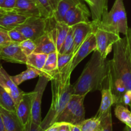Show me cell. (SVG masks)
I'll list each match as a JSON object with an SVG mask.
<instances>
[{
    "mask_svg": "<svg viewBox=\"0 0 131 131\" xmlns=\"http://www.w3.org/2000/svg\"><path fill=\"white\" fill-rule=\"evenodd\" d=\"M92 20L97 23L101 20L102 15L107 11V1L108 0H90Z\"/></svg>",
    "mask_w": 131,
    "mask_h": 131,
    "instance_id": "cell-21",
    "label": "cell"
},
{
    "mask_svg": "<svg viewBox=\"0 0 131 131\" xmlns=\"http://www.w3.org/2000/svg\"><path fill=\"white\" fill-rule=\"evenodd\" d=\"M45 131H58L57 124H56V123H55L54 125H52V126L50 127L49 128H48L47 129H46Z\"/></svg>",
    "mask_w": 131,
    "mask_h": 131,
    "instance_id": "cell-42",
    "label": "cell"
},
{
    "mask_svg": "<svg viewBox=\"0 0 131 131\" xmlns=\"http://www.w3.org/2000/svg\"><path fill=\"white\" fill-rule=\"evenodd\" d=\"M74 35H73L72 28V27H70L67 36L63 43L62 46H61V49L59 51L58 53L61 54H74Z\"/></svg>",
    "mask_w": 131,
    "mask_h": 131,
    "instance_id": "cell-30",
    "label": "cell"
},
{
    "mask_svg": "<svg viewBox=\"0 0 131 131\" xmlns=\"http://www.w3.org/2000/svg\"><path fill=\"white\" fill-rule=\"evenodd\" d=\"M70 28V27H69L64 22L56 21L54 19V18L53 25L51 26L49 20V24L47 31L50 33L55 44H56L58 52L61 49L63 43L67 36Z\"/></svg>",
    "mask_w": 131,
    "mask_h": 131,
    "instance_id": "cell-15",
    "label": "cell"
},
{
    "mask_svg": "<svg viewBox=\"0 0 131 131\" xmlns=\"http://www.w3.org/2000/svg\"><path fill=\"white\" fill-rule=\"evenodd\" d=\"M83 1H85V2L88 5H90V0H83Z\"/></svg>",
    "mask_w": 131,
    "mask_h": 131,
    "instance_id": "cell-46",
    "label": "cell"
},
{
    "mask_svg": "<svg viewBox=\"0 0 131 131\" xmlns=\"http://www.w3.org/2000/svg\"><path fill=\"white\" fill-rule=\"evenodd\" d=\"M8 12H9V11H8V10H6V9L0 7V17H1L2 16H3L5 14H6V13Z\"/></svg>",
    "mask_w": 131,
    "mask_h": 131,
    "instance_id": "cell-43",
    "label": "cell"
},
{
    "mask_svg": "<svg viewBox=\"0 0 131 131\" xmlns=\"http://www.w3.org/2000/svg\"><path fill=\"white\" fill-rule=\"evenodd\" d=\"M42 17L50 19L54 17V10L49 0H35Z\"/></svg>",
    "mask_w": 131,
    "mask_h": 131,
    "instance_id": "cell-29",
    "label": "cell"
},
{
    "mask_svg": "<svg viewBox=\"0 0 131 131\" xmlns=\"http://www.w3.org/2000/svg\"><path fill=\"white\" fill-rule=\"evenodd\" d=\"M26 131H43L40 125H37L31 122L30 125L28 127V129L26 130Z\"/></svg>",
    "mask_w": 131,
    "mask_h": 131,
    "instance_id": "cell-38",
    "label": "cell"
},
{
    "mask_svg": "<svg viewBox=\"0 0 131 131\" xmlns=\"http://www.w3.org/2000/svg\"><path fill=\"white\" fill-rule=\"evenodd\" d=\"M90 16H92L91 12L89 11L85 4L81 1L67 12L63 22L69 27H72L79 23L90 21L89 20Z\"/></svg>",
    "mask_w": 131,
    "mask_h": 131,
    "instance_id": "cell-10",
    "label": "cell"
},
{
    "mask_svg": "<svg viewBox=\"0 0 131 131\" xmlns=\"http://www.w3.org/2000/svg\"><path fill=\"white\" fill-rule=\"evenodd\" d=\"M81 1V0H61L54 10V19L56 21L63 22L67 12Z\"/></svg>",
    "mask_w": 131,
    "mask_h": 131,
    "instance_id": "cell-22",
    "label": "cell"
},
{
    "mask_svg": "<svg viewBox=\"0 0 131 131\" xmlns=\"http://www.w3.org/2000/svg\"><path fill=\"white\" fill-rule=\"evenodd\" d=\"M8 36L12 42L16 43H21L24 40H26V38L23 35L21 32L17 29H12L8 31Z\"/></svg>",
    "mask_w": 131,
    "mask_h": 131,
    "instance_id": "cell-33",
    "label": "cell"
},
{
    "mask_svg": "<svg viewBox=\"0 0 131 131\" xmlns=\"http://www.w3.org/2000/svg\"><path fill=\"white\" fill-rule=\"evenodd\" d=\"M97 49V43L96 38L94 33L88 36V38L84 41L83 43L74 54V56L71 60V69L72 71L74 70L78 64L83 61L88 54L92 52H93Z\"/></svg>",
    "mask_w": 131,
    "mask_h": 131,
    "instance_id": "cell-11",
    "label": "cell"
},
{
    "mask_svg": "<svg viewBox=\"0 0 131 131\" xmlns=\"http://www.w3.org/2000/svg\"><path fill=\"white\" fill-rule=\"evenodd\" d=\"M33 92H24L20 102L16 106L17 115L20 119L26 130L31 123V103Z\"/></svg>",
    "mask_w": 131,
    "mask_h": 131,
    "instance_id": "cell-13",
    "label": "cell"
},
{
    "mask_svg": "<svg viewBox=\"0 0 131 131\" xmlns=\"http://www.w3.org/2000/svg\"><path fill=\"white\" fill-rule=\"evenodd\" d=\"M73 29L74 40V54L75 53L81 45L92 33H94L97 28L96 24L92 20L88 23H81L77 24L72 26Z\"/></svg>",
    "mask_w": 131,
    "mask_h": 131,
    "instance_id": "cell-12",
    "label": "cell"
},
{
    "mask_svg": "<svg viewBox=\"0 0 131 131\" xmlns=\"http://www.w3.org/2000/svg\"><path fill=\"white\" fill-rule=\"evenodd\" d=\"M0 106L11 111H15L16 104L12 97L0 85Z\"/></svg>",
    "mask_w": 131,
    "mask_h": 131,
    "instance_id": "cell-28",
    "label": "cell"
},
{
    "mask_svg": "<svg viewBox=\"0 0 131 131\" xmlns=\"http://www.w3.org/2000/svg\"><path fill=\"white\" fill-rule=\"evenodd\" d=\"M17 0H5L1 7L6 9L8 11H13L15 6Z\"/></svg>",
    "mask_w": 131,
    "mask_h": 131,
    "instance_id": "cell-36",
    "label": "cell"
},
{
    "mask_svg": "<svg viewBox=\"0 0 131 131\" xmlns=\"http://www.w3.org/2000/svg\"><path fill=\"white\" fill-rule=\"evenodd\" d=\"M0 85L12 97L17 106L21 100L24 92L19 89L11 76L1 66H0Z\"/></svg>",
    "mask_w": 131,
    "mask_h": 131,
    "instance_id": "cell-14",
    "label": "cell"
},
{
    "mask_svg": "<svg viewBox=\"0 0 131 131\" xmlns=\"http://www.w3.org/2000/svg\"><path fill=\"white\" fill-rule=\"evenodd\" d=\"M97 43V50L101 56L106 58L113 50V46L121 38L120 35L110 31L97 28L94 31Z\"/></svg>",
    "mask_w": 131,
    "mask_h": 131,
    "instance_id": "cell-8",
    "label": "cell"
},
{
    "mask_svg": "<svg viewBox=\"0 0 131 131\" xmlns=\"http://www.w3.org/2000/svg\"><path fill=\"white\" fill-rule=\"evenodd\" d=\"M70 67L71 61L61 71L52 74L51 79L52 102L47 115L40 124L43 131L56 122L73 95V85L70 84L72 71Z\"/></svg>",
    "mask_w": 131,
    "mask_h": 131,
    "instance_id": "cell-2",
    "label": "cell"
},
{
    "mask_svg": "<svg viewBox=\"0 0 131 131\" xmlns=\"http://www.w3.org/2000/svg\"><path fill=\"white\" fill-rule=\"evenodd\" d=\"M70 131H81V129L78 125L70 124Z\"/></svg>",
    "mask_w": 131,
    "mask_h": 131,
    "instance_id": "cell-41",
    "label": "cell"
},
{
    "mask_svg": "<svg viewBox=\"0 0 131 131\" xmlns=\"http://www.w3.org/2000/svg\"><path fill=\"white\" fill-rule=\"evenodd\" d=\"M20 46L23 52L28 56L35 52L36 49V43L35 40L31 39H26L20 43Z\"/></svg>",
    "mask_w": 131,
    "mask_h": 131,
    "instance_id": "cell-32",
    "label": "cell"
},
{
    "mask_svg": "<svg viewBox=\"0 0 131 131\" xmlns=\"http://www.w3.org/2000/svg\"><path fill=\"white\" fill-rule=\"evenodd\" d=\"M102 122V131H113L112 115L110 113L106 117L101 120Z\"/></svg>",
    "mask_w": 131,
    "mask_h": 131,
    "instance_id": "cell-34",
    "label": "cell"
},
{
    "mask_svg": "<svg viewBox=\"0 0 131 131\" xmlns=\"http://www.w3.org/2000/svg\"><path fill=\"white\" fill-rule=\"evenodd\" d=\"M0 131H6L5 125H4L3 120L2 116H1V112H0Z\"/></svg>",
    "mask_w": 131,
    "mask_h": 131,
    "instance_id": "cell-40",
    "label": "cell"
},
{
    "mask_svg": "<svg viewBox=\"0 0 131 131\" xmlns=\"http://www.w3.org/2000/svg\"><path fill=\"white\" fill-rule=\"evenodd\" d=\"M0 112L6 131H26L15 111H11L0 106Z\"/></svg>",
    "mask_w": 131,
    "mask_h": 131,
    "instance_id": "cell-16",
    "label": "cell"
},
{
    "mask_svg": "<svg viewBox=\"0 0 131 131\" xmlns=\"http://www.w3.org/2000/svg\"><path fill=\"white\" fill-rule=\"evenodd\" d=\"M73 56H74V54H61L58 53V56L57 69H56V71H55L54 73L58 72H60L62 69H63L67 65H69V64L70 63V61H71L72 58H73Z\"/></svg>",
    "mask_w": 131,
    "mask_h": 131,
    "instance_id": "cell-31",
    "label": "cell"
},
{
    "mask_svg": "<svg viewBox=\"0 0 131 131\" xmlns=\"http://www.w3.org/2000/svg\"><path fill=\"white\" fill-rule=\"evenodd\" d=\"M58 52H54L47 55V60L45 63L42 71L44 72L45 75L51 79L52 74L56 71L58 66Z\"/></svg>",
    "mask_w": 131,
    "mask_h": 131,
    "instance_id": "cell-25",
    "label": "cell"
},
{
    "mask_svg": "<svg viewBox=\"0 0 131 131\" xmlns=\"http://www.w3.org/2000/svg\"><path fill=\"white\" fill-rule=\"evenodd\" d=\"M86 95L73 94L56 122L78 125L85 120L84 101Z\"/></svg>",
    "mask_w": 131,
    "mask_h": 131,
    "instance_id": "cell-5",
    "label": "cell"
},
{
    "mask_svg": "<svg viewBox=\"0 0 131 131\" xmlns=\"http://www.w3.org/2000/svg\"><path fill=\"white\" fill-rule=\"evenodd\" d=\"M107 86L114 104L129 106L131 111V29L113 46V58L108 60Z\"/></svg>",
    "mask_w": 131,
    "mask_h": 131,
    "instance_id": "cell-1",
    "label": "cell"
},
{
    "mask_svg": "<svg viewBox=\"0 0 131 131\" xmlns=\"http://www.w3.org/2000/svg\"><path fill=\"white\" fill-rule=\"evenodd\" d=\"M36 49L34 52L49 54L54 52H58L56 44L48 31L45 34L35 40Z\"/></svg>",
    "mask_w": 131,
    "mask_h": 131,
    "instance_id": "cell-20",
    "label": "cell"
},
{
    "mask_svg": "<svg viewBox=\"0 0 131 131\" xmlns=\"http://www.w3.org/2000/svg\"><path fill=\"white\" fill-rule=\"evenodd\" d=\"M47 55L48 54H46L33 52L28 56L26 65L27 67H31L42 71L47 60Z\"/></svg>",
    "mask_w": 131,
    "mask_h": 131,
    "instance_id": "cell-24",
    "label": "cell"
},
{
    "mask_svg": "<svg viewBox=\"0 0 131 131\" xmlns=\"http://www.w3.org/2000/svg\"><path fill=\"white\" fill-rule=\"evenodd\" d=\"M40 75H45L44 72L43 71H41V70H37L33 67H27V69L25 71L23 72L22 73L16 75L11 76V78L14 83L17 85L19 86L26 81L34 79L37 77H39Z\"/></svg>",
    "mask_w": 131,
    "mask_h": 131,
    "instance_id": "cell-23",
    "label": "cell"
},
{
    "mask_svg": "<svg viewBox=\"0 0 131 131\" xmlns=\"http://www.w3.org/2000/svg\"><path fill=\"white\" fill-rule=\"evenodd\" d=\"M123 131H131V127L128 126V125H125V128H124V130Z\"/></svg>",
    "mask_w": 131,
    "mask_h": 131,
    "instance_id": "cell-44",
    "label": "cell"
},
{
    "mask_svg": "<svg viewBox=\"0 0 131 131\" xmlns=\"http://www.w3.org/2000/svg\"><path fill=\"white\" fill-rule=\"evenodd\" d=\"M58 131H70V124L65 122H56Z\"/></svg>",
    "mask_w": 131,
    "mask_h": 131,
    "instance_id": "cell-37",
    "label": "cell"
},
{
    "mask_svg": "<svg viewBox=\"0 0 131 131\" xmlns=\"http://www.w3.org/2000/svg\"><path fill=\"white\" fill-rule=\"evenodd\" d=\"M4 1H5V0H0V7H1V6H2L3 4Z\"/></svg>",
    "mask_w": 131,
    "mask_h": 131,
    "instance_id": "cell-45",
    "label": "cell"
},
{
    "mask_svg": "<svg viewBox=\"0 0 131 131\" xmlns=\"http://www.w3.org/2000/svg\"><path fill=\"white\" fill-rule=\"evenodd\" d=\"M115 115L116 117L125 124V125L131 127V111L126 106L122 104H116Z\"/></svg>",
    "mask_w": 131,
    "mask_h": 131,
    "instance_id": "cell-26",
    "label": "cell"
},
{
    "mask_svg": "<svg viewBox=\"0 0 131 131\" xmlns=\"http://www.w3.org/2000/svg\"><path fill=\"white\" fill-rule=\"evenodd\" d=\"M101 131H102V130H101Z\"/></svg>",
    "mask_w": 131,
    "mask_h": 131,
    "instance_id": "cell-47",
    "label": "cell"
},
{
    "mask_svg": "<svg viewBox=\"0 0 131 131\" xmlns=\"http://www.w3.org/2000/svg\"><path fill=\"white\" fill-rule=\"evenodd\" d=\"M108 72V61L96 49L73 85V94L86 95L90 92L101 91L104 83L107 80Z\"/></svg>",
    "mask_w": 131,
    "mask_h": 131,
    "instance_id": "cell-3",
    "label": "cell"
},
{
    "mask_svg": "<svg viewBox=\"0 0 131 131\" xmlns=\"http://www.w3.org/2000/svg\"><path fill=\"white\" fill-rule=\"evenodd\" d=\"M51 79L45 75H40L35 88L33 91V97L31 103V121L32 123L40 125L42 123L41 118V106L43 92Z\"/></svg>",
    "mask_w": 131,
    "mask_h": 131,
    "instance_id": "cell-7",
    "label": "cell"
},
{
    "mask_svg": "<svg viewBox=\"0 0 131 131\" xmlns=\"http://www.w3.org/2000/svg\"><path fill=\"white\" fill-rule=\"evenodd\" d=\"M81 131H101L102 122L97 116L83 120L78 124Z\"/></svg>",
    "mask_w": 131,
    "mask_h": 131,
    "instance_id": "cell-27",
    "label": "cell"
},
{
    "mask_svg": "<svg viewBox=\"0 0 131 131\" xmlns=\"http://www.w3.org/2000/svg\"><path fill=\"white\" fill-rule=\"evenodd\" d=\"M102 99H101V105L99 109L98 113L95 116L102 120L111 113V106L114 104V98L113 93L110 88H104L101 90Z\"/></svg>",
    "mask_w": 131,
    "mask_h": 131,
    "instance_id": "cell-19",
    "label": "cell"
},
{
    "mask_svg": "<svg viewBox=\"0 0 131 131\" xmlns=\"http://www.w3.org/2000/svg\"><path fill=\"white\" fill-rule=\"evenodd\" d=\"M13 11L28 18L42 17L35 0H17Z\"/></svg>",
    "mask_w": 131,
    "mask_h": 131,
    "instance_id": "cell-17",
    "label": "cell"
},
{
    "mask_svg": "<svg viewBox=\"0 0 131 131\" xmlns=\"http://www.w3.org/2000/svg\"><path fill=\"white\" fill-rule=\"evenodd\" d=\"M28 17L14 11L8 12L0 17V27L7 31L15 29L26 20Z\"/></svg>",
    "mask_w": 131,
    "mask_h": 131,
    "instance_id": "cell-18",
    "label": "cell"
},
{
    "mask_svg": "<svg viewBox=\"0 0 131 131\" xmlns=\"http://www.w3.org/2000/svg\"><path fill=\"white\" fill-rule=\"evenodd\" d=\"M28 56L23 52L20 43L11 42L0 47V60L14 63L26 64Z\"/></svg>",
    "mask_w": 131,
    "mask_h": 131,
    "instance_id": "cell-9",
    "label": "cell"
},
{
    "mask_svg": "<svg viewBox=\"0 0 131 131\" xmlns=\"http://www.w3.org/2000/svg\"><path fill=\"white\" fill-rule=\"evenodd\" d=\"M49 20L42 17H29L15 29L21 32L26 39L35 40L46 33Z\"/></svg>",
    "mask_w": 131,
    "mask_h": 131,
    "instance_id": "cell-6",
    "label": "cell"
},
{
    "mask_svg": "<svg viewBox=\"0 0 131 131\" xmlns=\"http://www.w3.org/2000/svg\"><path fill=\"white\" fill-rule=\"evenodd\" d=\"M95 23L97 28L125 35L129 28L124 0H115L111 10L104 13L101 20Z\"/></svg>",
    "mask_w": 131,
    "mask_h": 131,
    "instance_id": "cell-4",
    "label": "cell"
},
{
    "mask_svg": "<svg viewBox=\"0 0 131 131\" xmlns=\"http://www.w3.org/2000/svg\"><path fill=\"white\" fill-rule=\"evenodd\" d=\"M11 42L8 36V31L0 27V47L8 44Z\"/></svg>",
    "mask_w": 131,
    "mask_h": 131,
    "instance_id": "cell-35",
    "label": "cell"
},
{
    "mask_svg": "<svg viewBox=\"0 0 131 131\" xmlns=\"http://www.w3.org/2000/svg\"><path fill=\"white\" fill-rule=\"evenodd\" d=\"M60 1H61V0H49L50 3H51V5H52L54 10H56V7H57L58 5V3H60Z\"/></svg>",
    "mask_w": 131,
    "mask_h": 131,
    "instance_id": "cell-39",
    "label": "cell"
}]
</instances>
